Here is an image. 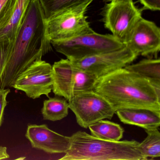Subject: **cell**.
I'll use <instances>...</instances> for the list:
<instances>
[{
	"label": "cell",
	"instance_id": "1",
	"mask_svg": "<svg viewBox=\"0 0 160 160\" xmlns=\"http://www.w3.org/2000/svg\"><path fill=\"white\" fill-rule=\"evenodd\" d=\"M40 0L28 7L0 82V88H11L18 77L30 65L52 50Z\"/></svg>",
	"mask_w": 160,
	"mask_h": 160
},
{
	"label": "cell",
	"instance_id": "2",
	"mask_svg": "<svg viewBox=\"0 0 160 160\" xmlns=\"http://www.w3.org/2000/svg\"><path fill=\"white\" fill-rule=\"evenodd\" d=\"M93 90L105 99L116 112L127 108L160 112V94L148 80L125 68L98 78Z\"/></svg>",
	"mask_w": 160,
	"mask_h": 160
},
{
	"label": "cell",
	"instance_id": "3",
	"mask_svg": "<svg viewBox=\"0 0 160 160\" xmlns=\"http://www.w3.org/2000/svg\"><path fill=\"white\" fill-rule=\"evenodd\" d=\"M70 146L60 160H141L134 140L111 141L79 131L71 137Z\"/></svg>",
	"mask_w": 160,
	"mask_h": 160
},
{
	"label": "cell",
	"instance_id": "4",
	"mask_svg": "<svg viewBox=\"0 0 160 160\" xmlns=\"http://www.w3.org/2000/svg\"><path fill=\"white\" fill-rule=\"evenodd\" d=\"M51 43L57 52L71 61L81 59L125 47L123 42L112 34H100L94 31L68 40L51 41Z\"/></svg>",
	"mask_w": 160,
	"mask_h": 160
},
{
	"label": "cell",
	"instance_id": "5",
	"mask_svg": "<svg viewBox=\"0 0 160 160\" xmlns=\"http://www.w3.org/2000/svg\"><path fill=\"white\" fill-rule=\"evenodd\" d=\"M52 91L56 96L69 101L79 92L93 90L97 78L74 66L68 59H62L52 66Z\"/></svg>",
	"mask_w": 160,
	"mask_h": 160
},
{
	"label": "cell",
	"instance_id": "6",
	"mask_svg": "<svg viewBox=\"0 0 160 160\" xmlns=\"http://www.w3.org/2000/svg\"><path fill=\"white\" fill-rule=\"evenodd\" d=\"M91 2L60 12L46 19L50 41H63L93 32L87 21L86 12Z\"/></svg>",
	"mask_w": 160,
	"mask_h": 160
},
{
	"label": "cell",
	"instance_id": "7",
	"mask_svg": "<svg viewBox=\"0 0 160 160\" xmlns=\"http://www.w3.org/2000/svg\"><path fill=\"white\" fill-rule=\"evenodd\" d=\"M141 9L136 7L133 0H112L102 11L105 28L125 44L132 30L140 18Z\"/></svg>",
	"mask_w": 160,
	"mask_h": 160
},
{
	"label": "cell",
	"instance_id": "8",
	"mask_svg": "<svg viewBox=\"0 0 160 160\" xmlns=\"http://www.w3.org/2000/svg\"><path fill=\"white\" fill-rule=\"evenodd\" d=\"M68 103L78 124L85 129L101 120L111 119L116 113L109 102L93 90L77 93Z\"/></svg>",
	"mask_w": 160,
	"mask_h": 160
},
{
	"label": "cell",
	"instance_id": "9",
	"mask_svg": "<svg viewBox=\"0 0 160 160\" xmlns=\"http://www.w3.org/2000/svg\"><path fill=\"white\" fill-rule=\"evenodd\" d=\"M138 56L125 46L123 48L100 53L78 60L71 61L77 68L89 73L97 78L125 66Z\"/></svg>",
	"mask_w": 160,
	"mask_h": 160
},
{
	"label": "cell",
	"instance_id": "10",
	"mask_svg": "<svg viewBox=\"0 0 160 160\" xmlns=\"http://www.w3.org/2000/svg\"><path fill=\"white\" fill-rule=\"evenodd\" d=\"M53 86L52 66L42 60L36 61L16 79L12 88L25 92L33 99L45 95L49 98Z\"/></svg>",
	"mask_w": 160,
	"mask_h": 160
},
{
	"label": "cell",
	"instance_id": "11",
	"mask_svg": "<svg viewBox=\"0 0 160 160\" xmlns=\"http://www.w3.org/2000/svg\"><path fill=\"white\" fill-rule=\"evenodd\" d=\"M137 56L156 58L160 50V29L154 22L140 18L125 42Z\"/></svg>",
	"mask_w": 160,
	"mask_h": 160
},
{
	"label": "cell",
	"instance_id": "12",
	"mask_svg": "<svg viewBox=\"0 0 160 160\" xmlns=\"http://www.w3.org/2000/svg\"><path fill=\"white\" fill-rule=\"evenodd\" d=\"M26 137L32 148L51 154H65L70 146V137L54 132L45 124L29 125Z\"/></svg>",
	"mask_w": 160,
	"mask_h": 160
},
{
	"label": "cell",
	"instance_id": "13",
	"mask_svg": "<svg viewBox=\"0 0 160 160\" xmlns=\"http://www.w3.org/2000/svg\"><path fill=\"white\" fill-rule=\"evenodd\" d=\"M124 124L135 125L145 130L156 129L160 125V112L145 108H127L116 112Z\"/></svg>",
	"mask_w": 160,
	"mask_h": 160
},
{
	"label": "cell",
	"instance_id": "14",
	"mask_svg": "<svg viewBox=\"0 0 160 160\" xmlns=\"http://www.w3.org/2000/svg\"><path fill=\"white\" fill-rule=\"evenodd\" d=\"M124 68L147 79L157 93L160 94V59H144L135 64H129Z\"/></svg>",
	"mask_w": 160,
	"mask_h": 160
},
{
	"label": "cell",
	"instance_id": "15",
	"mask_svg": "<svg viewBox=\"0 0 160 160\" xmlns=\"http://www.w3.org/2000/svg\"><path fill=\"white\" fill-rule=\"evenodd\" d=\"M33 0H17L12 15L7 23L0 28V41L14 42L29 5Z\"/></svg>",
	"mask_w": 160,
	"mask_h": 160
},
{
	"label": "cell",
	"instance_id": "16",
	"mask_svg": "<svg viewBox=\"0 0 160 160\" xmlns=\"http://www.w3.org/2000/svg\"><path fill=\"white\" fill-rule=\"evenodd\" d=\"M69 109L68 101L63 97L57 96L44 101L42 113L44 119L55 122L66 118Z\"/></svg>",
	"mask_w": 160,
	"mask_h": 160
},
{
	"label": "cell",
	"instance_id": "17",
	"mask_svg": "<svg viewBox=\"0 0 160 160\" xmlns=\"http://www.w3.org/2000/svg\"><path fill=\"white\" fill-rule=\"evenodd\" d=\"M92 135L105 140L119 141L124 132L123 128L118 123L101 120L88 127Z\"/></svg>",
	"mask_w": 160,
	"mask_h": 160
},
{
	"label": "cell",
	"instance_id": "18",
	"mask_svg": "<svg viewBox=\"0 0 160 160\" xmlns=\"http://www.w3.org/2000/svg\"><path fill=\"white\" fill-rule=\"evenodd\" d=\"M147 133L146 138L139 143L138 148L143 160L154 159L160 157V132L158 128L145 130Z\"/></svg>",
	"mask_w": 160,
	"mask_h": 160
},
{
	"label": "cell",
	"instance_id": "19",
	"mask_svg": "<svg viewBox=\"0 0 160 160\" xmlns=\"http://www.w3.org/2000/svg\"><path fill=\"white\" fill-rule=\"evenodd\" d=\"M94 0H40L46 19L67 9L81 4L92 2Z\"/></svg>",
	"mask_w": 160,
	"mask_h": 160
},
{
	"label": "cell",
	"instance_id": "20",
	"mask_svg": "<svg viewBox=\"0 0 160 160\" xmlns=\"http://www.w3.org/2000/svg\"><path fill=\"white\" fill-rule=\"evenodd\" d=\"M13 44V41L11 40L0 41V82L3 75L4 69L12 53Z\"/></svg>",
	"mask_w": 160,
	"mask_h": 160
},
{
	"label": "cell",
	"instance_id": "21",
	"mask_svg": "<svg viewBox=\"0 0 160 160\" xmlns=\"http://www.w3.org/2000/svg\"><path fill=\"white\" fill-rule=\"evenodd\" d=\"M17 0H0V28L10 19Z\"/></svg>",
	"mask_w": 160,
	"mask_h": 160
},
{
	"label": "cell",
	"instance_id": "22",
	"mask_svg": "<svg viewBox=\"0 0 160 160\" xmlns=\"http://www.w3.org/2000/svg\"><path fill=\"white\" fill-rule=\"evenodd\" d=\"M10 92L9 88H0V128L3 122L4 109L8 103L6 98Z\"/></svg>",
	"mask_w": 160,
	"mask_h": 160
},
{
	"label": "cell",
	"instance_id": "23",
	"mask_svg": "<svg viewBox=\"0 0 160 160\" xmlns=\"http://www.w3.org/2000/svg\"><path fill=\"white\" fill-rule=\"evenodd\" d=\"M139 2L143 6L141 9L150 10L152 11H159L160 10V0H139Z\"/></svg>",
	"mask_w": 160,
	"mask_h": 160
},
{
	"label": "cell",
	"instance_id": "24",
	"mask_svg": "<svg viewBox=\"0 0 160 160\" xmlns=\"http://www.w3.org/2000/svg\"><path fill=\"white\" fill-rule=\"evenodd\" d=\"M10 155L7 152V148L6 147L0 146V160L9 158Z\"/></svg>",
	"mask_w": 160,
	"mask_h": 160
},
{
	"label": "cell",
	"instance_id": "25",
	"mask_svg": "<svg viewBox=\"0 0 160 160\" xmlns=\"http://www.w3.org/2000/svg\"><path fill=\"white\" fill-rule=\"evenodd\" d=\"M105 1L107 2H110L111 1H112V0H105Z\"/></svg>",
	"mask_w": 160,
	"mask_h": 160
}]
</instances>
